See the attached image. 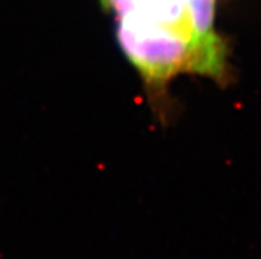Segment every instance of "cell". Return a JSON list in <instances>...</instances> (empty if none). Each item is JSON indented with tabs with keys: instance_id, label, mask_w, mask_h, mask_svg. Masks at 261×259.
I'll return each instance as SVG.
<instances>
[{
	"instance_id": "1",
	"label": "cell",
	"mask_w": 261,
	"mask_h": 259,
	"mask_svg": "<svg viewBox=\"0 0 261 259\" xmlns=\"http://www.w3.org/2000/svg\"><path fill=\"white\" fill-rule=\"evenodd\" d=\"M118 45L150 92L180 76L224 82L229 52L215 25L216 0H101Z\"/></svg>"
}]
</instances>
